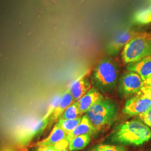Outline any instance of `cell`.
<instances>
[{"label":"cell","mask_w":151,"mask_h":151,"mask_svg":"<svg viewBox=\"0 0 151 151\" xmlns=\"http://www.w3.org/2000/svg\"><path fill=\"white\" fill-rule=\"evenodd\" d=\"M151 139V129L140 120L133 119L120 124L111 140L124 145L140 146Z\"/></svg>","instance_id":"6da1fadb"},{"label":"cell","mask_w":151,"mask_h":151,"mask_svg":"<svg viewBox=\"0 0 151 151\" xmlns=\"http://www.w3.org/2000/svg\"><path fill=\"white\" fill-rule=\"evenodd\" d=\"M119 73L117 65L111 60L105 59L96 66L92 79L98 89L108 92L112 91L116 86Z\"/></svg>","instance_id":"7a4b0ae2"},{"label":"cell","mask_w":151,"mask_h":151,"mask_svg":"<svg viewBox=\"0 0 151 151\" xmlns=\"http://www.w3.org/2000/svg\"><path fill=\"white\" fill-rule=\"evenodd\" d=\"M151 55V34L140 32L123 48L122 60L126 64L136 62Z\"/></svg>","instance_id":"3957f363"},{"label":"cell","mask_w":151,"mask_h":151,"mask_svg":"<svg viewBox=\"0 0 151 151\" xmlns=\"http://www.w3.org/2000/svg\"><path fill=\"white\" fill-rule=\"evenodd\" d=\"M117 114L116 104L110 100L104 99L90 108L86 115L97 131L113 122Z\"/></svg>","instance_id":"277c9868"},{"label":"cell","mask_w":151,"mask_h":151,"mask_svg":"<svg viewBox=\"0 0 151 151\" xmlns=\"http://www.w3.org/2000/svg\"><path fill=\"white\" fill-rule=\"evenodd\" d=\"M151 108V90L145 86L138 95L127 100L123 112L129 116L140 115Z\"/></svg>","instance_id":"5b68a950"},{"label":"cell","mask_w":151,"mask_h":151,"mask_svg":"<svg viewBox=\"0 0 151 151\" xmlns=\"http://www.w3.org/2000/svg\"><path fill=\"white\" fill-rule=\"evenodd\" d=\"M145 86V82L140 76L136 72L129 70L120 78L119 91L122 96L128 97L138 93Z\"/></svg>","instance_id":"8992f818"},{"label":"cell","mask_w":151,"mask_h":151,"mask_svg":"<svg viewBox=\"0 0 151 151\" xmlns=\"http://www.w3.org/2000/svg\"><path fill=\"white\" fill-rule=\"evenodd\" d=\"M51 116L49 114H46L43 118L36 123L34 125L29 127L27 129L19 132L15 137L17 145L21 147L27 146L32 139L40 134L50 122Z\"/></svg>","instance_id":"52a82bcc"},{"label":"cell","mask_w":151,"mask_h":151,"mask_svg":"<svg viewBox=\"0 0 151 151\" xmlns=\"http://www.w3.org/2000/svg\"><path fill=\"white\" fill-rule=\"evenodd\" d=\"M140 32L133 31L130 29H125L120 31L108 44L106 48L108 54L111 56L117 55L132 39L137 36Z\"/></svg>","instance_id":"ba28073f"},{"label":"cell","mask_w":151,"mask_h":151,"mask_svg":"<svg viewBox=\"0 0 151 151\" xmlns=\"http://www.w3.org/2000/svg\"><path fill=\"white\" fill-rule=\"evenodd\" d=\"M104 99L103 95L95 88H92L77 100L80 114L86 113L90 108Z\"/></svg>","instance_id":"9c48e42d"},{"label":"cell","mask_w":151,"mask_h":151,"mask_svg":"<svg viewBox=\"0 0 151 151\" xmlns=\"http://www.w3.org/2000/svg\"><path fill=\"white\" fill-rule=\"evenodd\" d=\"M127 68L138 73L145 82L151 76V55L136 62L128 64Z\"/></svg>","instance_id":"30bf717a"},{"label":"cell","mask_w":151,"mask_h":151,"mask_svg":"<svg viewBox=\"0 0 151 151\" xmlns=\"http://www.w3.org/2000/svg\"><path fill=\"white\" fill-rule=\"evenodd\" d=\"M68 134L62 128L58 123L54 125L50 134L47 138L38 142V147L54 146L63 140L67 139Z\"/></svg>","instance_id":"8fae6325"},{"label":"cell","mask_w":151,"mask_h":151,"mask_svg":"<svg viewBox=\"0 0 151 151\" xmlns=\"http://www.w3.org/2000/svg\"><path fill=\"white\" fill-rule=\"evenodd\" d=\"M73 102H75L74 99L69 88H68L61 95L59 103L50 117V122L59 120L67 108Z\"/></svg>","instance_id":"7c38bea8"},{"label":"cell","mask_w":151,"mask_h":151,"mask_svg":"<svg viewBox=\"0 0 151 151\" xmlns=\"http://www.w3.org/2000/svg\"><path fill=\"white\" fill-rule=\"evenodd\" d=\"M96 132L93 127L89 119L85 115L82 117L81 122L79 125L72 132L68 134L67 140L70 142L72 138L77 136L82 135H91Z\"/></svg>","instance_id":"4fadbf2b"},{"label":"cell","mask_w":151,"mask_h":151,"mask_svg":"<svg viewBox=\"0 0 151 151\" xmlns=\"http://www.w3.org/2000/svg\"><path fill=\"white\" fill-rule=\"evenodd\" d=\"M91 84L86 78H80L73 81L70 87V92L75 101L78 100L91 89Z\"/></svg>","instance_id":"5bb4252c"},{"label":"cell","mask_w":151,"mask_h":151,"mask_svg":"<svg viewBox=\"0 0 151 151\" xmlns=\"http://www.w3.org/2000/svg\"><path fill=\"white\" fill-rule=\"evenodd\" d=\"M91 140L90 136L82 135L77 136L69 142L68 148L70 151H80L86 147Z\"/></svg>","instance_id":"9a60e30c"},{"label":"cell","mask_w":151,"mask_h":151,"mask_svg":"<svg viewBox=\"0 0 151 151\" xmlns=\"http://www.w3.org/2000/svg\"><path fill=\"white\" fill-rule=\"evenodd\" d=\"M133 22L139 25H146L151 23V5L146 9L137 12L133 17Z\"/></svg>","instance_id":"2e32d148"},{"label":"cell","mask_w":151,"mask_h":151,"mask_svg":"<svg viewBox=\"0 0 151 151\" xmlns=\"http://www.w3.org/2000/svg\"><path fill=\"white\" fill-rule=\"evenodd\" d=\"M82 117L80 116L75 119H64L60 118L58 123L65 132L69 134L72 132L81 122Z\"/></svg>","instance_id":"e0dca14e"},{"label":"cell","mask_w":151,"mask_h":151,"mask_svg":"<svg viewBox=\"0 0 151 151\" xmlns=\"http://www.w3.org/2000/svg\"><path fill=\"white\" fill-rule=\"evenodd\" d=\"M80 112L78 103L76 101L70 105L64 111L60 118L64 119H75L80 117Z\"/></svg>","instance_id":"ac0fdd59"},{"label":"cell","mask_w":151,"mask_h":151,"mask_svg":"<svg viewBox=\"0 0 151 151\" xmlns=\"http://www.w3.org/2000/svg\"><path fill=\"white\" fill-rule=\"evenodd\" d=\"M91 151H126L125 148L119 145H99L94 147Z\"/></svg>","instance_id":"d6986e66"},{"label":"cell","mask_w":151,"mask_h":151,"mask_svg":"<svg viewBox=\"0 0 151 151\" xmlns=\"http://www.w3.org/2000/svg\"><path fill=\"white\" fill-rule=\"evenodd\" d=\"M140 120L151 128V108L145 113L139 115Z\"/></svg>","instance_id":"ffe728a7"},{"label":"cell","mask_w":151,"mask_h":151,"mask_svg":"<svg viewBox=\"0 0 151 151\" xmlns=\"http://www.w3.org/2000/svg\"><path fill=\"white\" fill-rule=\"evenodd\" d=\"M37 151H59L54 146L39 147Z\"/></svg>","instance_id":"44dd1931"},{"label":"cell","mask_w":151,"mask_h":151,"mask_svg":"<svg viewBox=\"0 0 151 151\" xmlns=\"http://www.w3.org/2000/svg\"><path fill=\"white\" fill-rule=\"evenodd\" d=\"M0 151H18L16 150L15 149L12 148V147H4L2 148Z\"/></svg>","instance_id":"7402d4cb"},{"label":"cell","mask_w":151,"mask_h":151,"mask_svg":"<svg viewBox=\"0 0 151 151\" xmlns=\"http://www.w3.org/2000/svg\"><path fill=\"white\" fill-rule=\"evenodd\" d=\"M145 86L151 87V76L147 80V81L145 82Z\"/></svg>","instance_id":"603a6c76"},{"label":"cell","mask_w":151,"mask_h":151,"mask_svg":"<svg viewBox=\"0 0 151 151\" xmlns=\"http://www.w3.org/2000/svg\"><path fill=\"white\" fill-rule=\"evenodd\" d=\"M59 151H70V149H69V148L68 147L65 148H63V149H62V150H60Z\"/></svg>","instance_id":"cb8c5ba5"},{"label":"cell","mask_w":151,"mask_h":151,"mask_svg":"<svg viewBox=\"0 0 151 151\" xmlns=\"http://www.w3.org/2000/svg\"><path fill=\"white\" fill-rule=\"evenodd\" d=\"M149 87H150V88H151V87H150V86H148Z\"/></svg>","instance_id":"d4e9b609"}]
</instances>
